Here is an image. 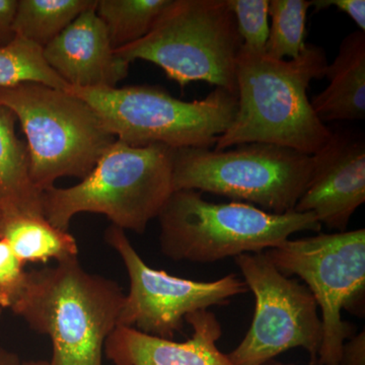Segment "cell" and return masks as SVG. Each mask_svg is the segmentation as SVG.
I'll return each instance as SVG.
<instances>
[{
	"instance_id": "obj_5",
	"label": "cell",
	"mask_w": 365,
	"mask_h": 365,
	"mask_svg": "<svg viewBox=\"0 0 365 365\" xmlns=\"http://www.w3.org/2000/svg\"><path fill=\"white\" fill-rule=\"evenodd\" d=\"M66 91L90 106L106 130L132 146L163 144L175 148L212 150L237 111V97L215 90L192 102L180 100L160 86L83 88Z\"/></svg>"
},
{
	"instance_id": "obj_1",
	"label": "cell",
	"mask_w": 365,
	"mask_h": 365,
	"mask_svg": "<svg viewBox=\"0 0 365 365\" xmlns=\"http://www.w3.org/2000/svg\"><path fill=\"white\" fill-rule=\"evenodd\" d=\"M323 48L307 44L295 59H274L241 48L237 59V111L215 150L268 143L307 155L321 150L332 130L317 116L307 96L314 79L325 78Z\"/></svg>"
},
{
	"instance_id": "obj_26",
	"label": "cell",
	"mask_w": 365,
	"mask_h": 365,
	"mask_svg": "<svg viewBox=\"0 0 365 365\" xmlns=\"http://www.w3.org/2000/svg\"><path fill=\"white\" fill-rule=\"evenodd\" d=\"M18 0H0V47L9 44L16 38L14 31Z\"/></svg>"
},
{
	"instance_id": "obj_13",
	"label": "cell",
	"mask_w": 365,
	"mask_h": 365,
	"mask_svg": "<svg viewBox=\"0 0 365 365\" xmlns=\"http://www.w3.org/2000/svg\"><path fill=\"white\" fill-rule=\"evenodd\" d=\"M96 4L97 0L43 48L48 66L67 86L117 88L128 76L130 64L116 54Z\"/></svg>"
},
{
	"instance_id": "obj_25",
	"label": "cell",
	"mask_w": 365,
	"mask_h": 365,
	"mask_svg": "<svg viewBox=\"0 0 365 365\" xmlns=\"http://www.w3.org/2000/svg\"><path fill=\"white\" fill-rule=\"evenodd\" d=\"M339 365H365V331L346 341L341 352Z\"/></svg>"
},
{
	"instance_id": "obj_12",
	"label": "cell",
	"mask_w": 365,
	"mask_h": 365,
	"mask_svg": "<svg viewBox=\"0 0 365 365\" xmlns=\"http://www.w3.org/2000/svg\"><path fill=\"white\" fill-rule=\"evenodd\" d=\"M313 158L311 179L294 211L313 212L322 225L346 232L365 202L364 137L351 130L332 131Z\"/></svg>"
},
{
	"instance_id": "obj_14",
	"label": "cell",
	"mask_w": 365,
	"mask_h": 365,
	"mask_svg": "<svg viewBox=\"0 0 365 365\" xmlns=\"http://www.w3.org/2000/svg\"><path fill=\"white\" fill-rule=\"evenodd\" d=\"M185 322L193 329L185 342L117 327L106 341V356L113 365H234L216 345L222 329L215 314L196 312Z\"/></svg>"
},
{
	"instance_id": "obj_8",
	"label": "cell",
	"mask_w": 365,
	"mask_h": 365,
	"mask_svg": "<svg viewBox=\"0 0 365 365\" xmlns=\"http://www.w3.org/2000/svg\"><path fill=\"white\" fill-rule=\"evenodd\" d=\"M314 169L313 155L268 143L225 150H174L173 186L256 204L274 215L294 211Z\"/></svg>"
},
{
	"instance_id": "obj_7",
	"label": "cell",
	"mask_w": 365,
	"mask_h": 365,
	"mask_svg": "<svg viewBox=\"0 0 365 365\" xmlns=\"http://www.w3.org/2000/svg\"><path fill=\"white\" fill-rule=\"evenodd\" d=\"M242 46L227 0H172L145 37L116 54L155 64L182 88L204 81L237 96Z\"/></svg>"
},
{
	"instance_id": "obj_18",
	"label": "cell",
	"mask_w": 365,
	"mask_h": 365,
	"mask_svg": "<svg viewBox=\"0 0 365 365\" xmlns=\"http://www.w3.org/2000/svg\"><path fill=\"white\" fill-rule=\"evenodd\" d=\"M96 0H18L16 36L44 48Z\"/></svg>"
},
{
	"instance_id": "obj_4",
	"label": "cell",
	"mask_w": 365,
	"mask_h": 365,
	"mask_svg": "<svg viewBox=\"0 0 365 365\" xmlns=\"http://www.w3.org/2000/svg\"><path fill=\"white\" fill-rule=\"evenodd\" d=\"M160 251L174 261L212 263L263 253L295 232H321L313 212L274 215L252 204L212 203L195 190H177L160 215Z\"/></svg>"
},
{
	"instance_id": "obj_29",
	"label": "cell",
	"mask_w": 365,
	"mask_h": 365,
	"mask_svg": "<svg viewBox=\"0 0 365 365\" xmlns=\"http://www.w3.org/2000/svg\"><path fill=\"white\" fill-rule=\"evenodd\" d=\"M263 365H294V364H282V362L280 361H276V360H270V361L266 362L265 364Z\"/></svg>"
},
{
	"instance_id": "obj_15",
	"label": "cell",
	"mask_w": 365,
	"mask_h": 365,
	"mask_svg": "<svg viewBox=\"0 0 365 365\" xmlns=\"http://www.w3.org/2000/svg\"><path fill=\"white\" fill-rule=\"evenodd\" d=\"M329 86L311 101L324 124L365 118V33L346 36L339 52L326 69Z\"/></svg>"
},
{
	"instance_id": "obj_19",
	"label": "cell",
	"mask_w": 365,
	"mask_h": 365,
	"mask_svg": "<svg viewBox=\"0 0 365 365\" xmlns=\"http://www.w3.org/2000/svg\"><path fill=\"white\" fill-rule=\"evenodd\" d=\"M172 0H97L96 11L115 50L133 44L150 32Z\"/></svg>"
},
{
	"instance_id": "obj_3",
	"label": "cell",
	"mask_w": 365,
	"mask_h": 365,
	"mask_svg": "<svg viewBox=\"0 0 365 365\" xmlns=\"http://www.w3.org/2000/svg\"><path fill=\"white\" fill-rule=\"evenodd\" d=\"M174 150L158 143L132 146L116 139L78 184L42 192L45 217L68 232L74 216L96 213L115 227L143 235L174 192Z\"/></svg>"
},
{
	"instance_id": "obj_9",
	"label": "cell",
	"mask_w": 365,
	"mask_h": 365,
	"mask_svg": "<svg viewBox=\"0 0 365 365\" xmlns=\"http://www.w3.org/2000/svg\"><path fill=\"white\" fill-rule=\"evenodd\" d=\"M265 254L281 273L304 281L321 309L318 365H339L343 345L356 330L341 313L364 314V228L287 240Z\"/></svg>"
},
{
	"instance_id": "obj_6",
	"label": "cell",
	"mask_w": 365,
	"mask_h": 365,
	"mask_svg": "<svg viewBox=\"0 0 365 365\" xmlns=\"http://www.w3.org/2000/svg\"><path fill=\"white\" fill-rule=\"evenodd\" d=\"M26 136L30 176L41 193L61 178L85 179L115 140L95 111L66 90L41 83L0 88Z\"/></svg>"
},
{
	"instance_id": "obj_24",
	"label": "cell",
	"mask_w": 365,
	"mask_h": 365,
	"mask_svg": "<svg viewBox=\"0 0 365 365\" xmlns=\"http://www.w3.org/2000/svg\"><path fill=\"white\" fill-rule=\"evenodd\" d=\"M316 11L335 6L349 16L355 21L359 31L365 33V1L364 0H313Z\"/></svg>"
},
{
	"instance_id": "obj_11",
	"label": "cell",
	"mask_w": 365,
	"mask_h": 365,
	"mask_svg": "<svg viewBox=\"0 0 365 365\" xmlns=\"http://www.w3.org/2000/svg\"><path fill=\"white\" fill-rule=\"evenodd\" d=\"M105 241L123 262L129 277L118 327H128L163 339H174L182 332L185 319L211 307H222L248 287L235 274L215 281H195L170 275L150 267L137 253L126 232L111 225Z\"/></svg>"
},
{
	"instance_id": "obj_10",
	"label": "cell",
	"mask_w": 365,
	"mask_h": 365,
	"mask_svg": "<svg viewBox=\"0 0 365 365\" xmlns=\"http://www.w3.org/2000/svg\"><path fill=\"white\" fill-rule=\"evenodd\" d=\"M249 292L255 297L251 327L228 353L234 365H263L281 353L302 348L309 365H318L323 324L318 304L306 284L275 267L265 252L235 257Z\"/></svg>"
},
{
	"instance_id": "obj_28",
	"label": "cell",
	"mask_w": 365,
	"mask_h": 365,
	"mask_svg": "<svg viewBox=\"0 0 365 365\" xmlns=\"http://www.w3.org/2000/svg\"><path fill=\"white\" fill-rule=\"evenodd\" d=\"M20 365H50V364L45 360H33V361L21 362Z\"/></svg>"
},
{
	"instance_id": "obj_20",
	"label": "cell",
	"mask_w": 365,
	"mask_h": 365,
	"mask_svg": "<svg viewBox=\"0 0 365 365\" xmlns=\"http://www.w3.org/2000/svg\"><path fill=\"white\" fill-rule=\"evenodd\" d=\"M313 0H269L266 55L274 59H295L307 49V16Z\"/></svg>"
},
{
	"instance_id": "obj_27",
	"label": "cell",
	"mask_w": 365,
	"mask_h": 365,
	"mask_svg": "<svg viewBox=\"0 0 365 365\" xmlns=\"http://www.w3.org/2000/svg\"><path fill=\"white\" fill-rule=\"evenodd\" d=\"M21 362L18 355L0 346V365H20Z\"/></svg>"
},
{
	"instance_id": "obj_2",
	"label": "cell",
	"mask_w": 365,
	"mask_h": 365,
	"mask_svg": "<svg viewBox=\"0 0 365 365\" xmlns=\"http://www.w3.org/2000/svg\"><path fill=\"white\" fill-rule=\"evenodd\" d=\"M124 299L116 281L88 272L78 257L28 272L11 311L49 337L50 365H103L106 341L118 327Z\"/></svg>"
},
{
	"instance_id": "obj_21",
	"label": "cell",
	"mask_w": 365,
	"mask_h": 365,
	"mask_svg": "<svg viewBox=\"0 0 365 365\" xmlns=\"http://www.w3.org/2000/svg\"><path fill=\"white\" fill-rule=\"evenodd\" d=\"M30 83L61 90L67 86L48 66L43 48L16 36L9 44L0 47V88Z\"/></svg>"
},
{
	"instance_id": "obj_22",
	"label": "cell",
	"mask_w": 365,
	"mask_h": 365,
	"mask_svg": "<svg viewBox=\"0 0 365 365\" xmlns=\"http://www.w3.org/2000/svg\"><path fill=\"white\" fill-rule=\"evenodd\" d=\"M234 14L242 48L252 52L265 51L269 36V0H227Z\"/></svg>"
},
{
	"instance_id": "obj_17",
	"label": "cell",
	"mask_w": 365,
	"mask_h": 365,
	"mask_svg": "<svg viewBox=\"0 0 365 365\" xmlns=\"http://www.w3.org/2000/svg\"><path fill=\"white\" fill-rule=\"evenodd\" d=\"M16 115L0 105V212L44 215L42 193L34 186L25 141L16 135Z\"/></svg>"
},
{
	"instance_id": "obj_16",
	"label": "cell",
	"mask_w": 365,
	"mask_h": 365,
	"mask_svg": "<svg viewBox=\"0 0 365 365\" xmlns=\"http://www.w3.org/2000/svg\"><path fill=\"white\" fill-rule=\"evenodd\" d=\"M0 240L26 263L62 262L78 257L76 237L54 227L43 215L4 211L0 212Z\"/></svg>"
},
{
	"instance_id": "obj_23",
	"label": "cell",
	"mask_w": 365,
	"mask_h": 365,
	"mask_svg": "<svg viewBox=\"0 0 365 365\" xmlns=\"http://www.w3.org/2000/svg\"><path fill=\"white\" fill-rule=\"evenodd\" d=\"M24 266L9 245L0 240V309L2 311L11 309L23 294L28 277Z\"/></svg>"
},
{
	"instance_id": "obj_30",
	"label": "cell",
	"mask_w": 365,
	"mask_h": 365,
	"mask_svg": "<svg viewBox=\"0 0 365 365\" xmlns=\"http://www.w3.org/2000/svg\"><path fill=\"white\" fill-rule=\"evenodd\" d=\"M2 312H4V311H2V309H0V317H1Z\"/></svg>"
}]
</instances>
